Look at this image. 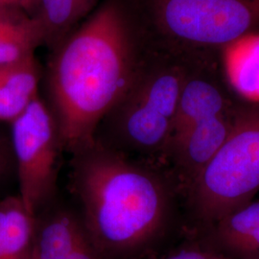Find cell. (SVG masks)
<instances>
[{"instance_id":"1","label":"cell","mask_w":259,"mask_h":259,"mask_svg":"<svg viewBox=\"0 0 259 259\" xmlns=\"http://www.w3.org/2000/svg\"><path fill=\"white\" fill-rule=\"evenodd\" d=\"M150 47L137 9L127 0H106L56 48L47 70V104L65 152L93 142L100 122L139 74Z\"/></svg>"},{"instance_id":"2","label":"cell","mask_w":259,"mask_h":259,"mask_svg":"<svg viewBox=\"0 0 259 259\" xmlns=\"http://www.w3.org/2000/svg\"><path fill=\"white\" fill-rule=\"evenodd\" d=\"M70 155L69 189L94 245L105 259L138 258L171 218V177L96 139Z\"/></svg>"},{"instance_id":"3","label":"cell","mask_w":259,"mask_h":259,"mask_svg":"<svg viewBox=\"0 0 259 259\" xmlns=\"http://www.w3.org/2000/svg\"><path fill=\"white\" fill-rule=\"evenodd\" d=\"M154 44L129 90L100 122L94 139L128 157L161 166L185 80L206 53L181 52Z\"/></svg>"},{"instance_id":"4","label":"cell","mask_w":259,"mask_h":259,"mask_svg":"<svg viewBox=\"0 0 259 259\" xmlns=\"http://www.w3.org/2000/svg\"><path fill=\"white\" fill-rule=\"evenodd\" d=\"M139 17L159 46L210 53L259 31V0H139Z\"/></svg>"},{"instance_id":"5","label":"cell","mask_w":259,"mask_h":259,"mask_svg":"<svg viewBox=\"0 0 259 259\" xmlns=\"http://www.w3.org/2000/svg\"><path fill=\"white\" fill-rule=\"evenodd\" d=\"M259 190V103L240 102L229 138L185 195L208 227L250 202Z\"/></svg>"},{"instance_id":"6","label":"cell","mask_w":259,"mask_h":259,"mask_svg":"<svg viewBox=\"0 0 259 259\" xmlns=\"http://www.w3.org/2000/svg\"><path fill=\"white\" fill-rule=\"evenodd\" d=\"M19 197L34 216L58 200V179L65 152L55 118L38 95L10 123Z\"/></svg>"},{"instance_id":"7","label":"cell","mask_w":259,"mask_h":259,"mask_svg":"<svg viewBox=\"0 0 259 259\" xmlns=\"http://www.w3.org/2000/svg\"><path fill=\"white\" fill-rule=\"evenodd\" d=\"M207 55L195 64L185 80L165 155L195 125L231 110L239 102L233 98L229 83Z\"/></svg>"},{"instance_id":"8","label":"cell","mask_w":259,"mask_h":259,"mask_svg":"<svg viewBox=\"0 0 259 259\" xmlns=\"http://www.w3.org/2000/svg\"><path fill=\"white\" fill-rule=\"evenodd\" d=\"M238 104L231 110L202 121L167 151L164 165L177 191L184 196L191 189L202 170L229 138L234 126Z\"/></svg>"},{"instance_id":"9","label":"cell","mask_w":259,"mask_h":259,"mask_svg":"<svg viewBox=\"0 0 259 259\" xmlns=\"http://www.w3.org/2000/svg\"><path fill=\"white\" fill-rule=\"evenodd\" d=\"M33 259H105L87 232L78 211L50 204L37 215Z\"/></svg>"},{"instance_id":"10","label":"cell","mask_w":259,"mask_h":259,"mask_svg":"<svg viewBox=\"0 0 259 259\" xmlns=\"http://www.w3.org/2000/svg\"><path fill=\"white\" fill-rule=\"evenodd\" d=\"M208 243L232 259H259V202H249L206 227Z\"/></svg>"},{"instance_id":"11","label":"cell","mask_w":259,"mask_h":259,"mask_svg":"<svg viewBox=\"0 0 259 259\" xmlns=\"http://www.w3.org/2000/svg\"><path fill=\"white\" fill-rule=\"evenodd\" d=\"M97 0H27L20 8L38 25L42 41L55 50L80 20L89 14Z\"/></svg>"},{"instance_id":"12","label":"cell","mask_w":259,"mask_h":259,"mask_svg":"<svg viewBox=\"0 0 259 259\" xmlns=\"http://www.w3.org/2000/svg\"><path fill=\"white\" fill-rule=\"evenodd\" d=\"M37 216L28 211L19 195L0 199V259H33Z\"/></svg>"},{"instance_id":"13","label":"cell","mask_w":259,"mask_h":259,"mask_svg":"<svg viewBox=\"0 0 259 259\" xmlns=\"http://www.w3.org/2000/svg\"><path fill=\"white\" fill-rule=\"evenodd\" d=\"M40 73L35 56L0 65V121L11 123L38 95Z\"/></svg>"},{"instance_id":"14","label":"cell","mask_w":259,"mask_h":259,"mask_svg":"<svg viewBox=\"0 0 259 259\" xmlns=\"http://www.w3.org/2000/svg\"><path fill=\"white\" fill-rule=\"evenodd\" d=\"M42 36L37 22L16 8L0 9V65L33 55Z\"/></svg>"},{"instance_id":"15","label":"cell","mask_w":259,"mask_h":259,"mask_svg":"<svg viewBox=\"0 0 259 259\" xmlns=\"http://www.w3.org/2000/svg\"><path fill=\"white\" fill-rule=\"evenodd\" d=\"M17 178V167L9 134L0 131V192Z\"/></svg>"},{"instance_id":"16","label":"cell","mask_w":259,"mask_h":259,"mask_svg":"<svg viewBox=\"0 0 259 259\" xmlns=\"http://www.w3.org/2000/svg\"><path fill=\"white\" fill-rule=\"evenodd\" d=\"M163 259H232L208 243L207 247L190 246L176 250Z\"/></svg>"}]
</instances>
